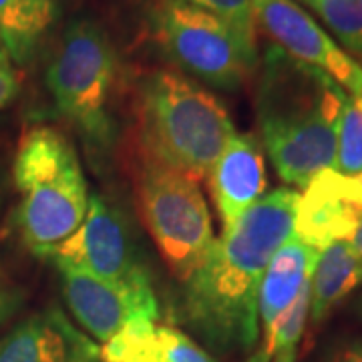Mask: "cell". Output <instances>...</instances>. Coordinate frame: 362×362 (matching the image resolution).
<instances>
[{
	"label": "cell",
	"instance_id": "1",
	"mask_svg": "<svg viewBox=\"0 0 362 362\" xmlns=\"http://www.w3.org/2000/svg\"><path fill=\"white\" fill-rule=\"evenodd\" d=\"M298 194L278 187L223 230L199 268L183 282L177 320L207 352L232 356L258 346V296L274 254L294 233Z\"/></svg>",
	"mask_w": 362,
	"mask_h": 362
},
{
	"label": "cell",
	"instance_id": "2",
	"mask_svg": "<svg viewBox=\"0 0 362 362\" xmlns=\"http://www.w3.org/2000/svg\"><path fill=\"white\" fill-rule=\"evenodd\" d=\"M349 93L326 73L272 47L262 63L256 119L278 175L306 187L337 159L340 121Z\"/></svg>",
	"mask_w": 362,
	"mask_h": 362
},
{
	"label": "cell",
	"instance_id": "3",
	"mask_svg": "<svg viewBox=\"0 0 362 362\" xmlns=\"http://www.w3.org/2000/svg\"><path fill=\"white\" fill-rule=\"evenodd\" d=\"M11 180L18 195L14 223L21 242L37 258L47 259L77 232L89 209L77 149L54 127H33L18 141Z\"/></svg>",
	"mask_w": 362,
	"mask_h": 362
},
{
	"label": "cell",
	"instance_id": "4",
	"mask_svg": "<svg viewBox=\"0 0 362 362\" xmlns=\"http://www.w3.org/2000/svg\"><path fill=\"white\" fill-rule=\"evenodd\" d=\"M141 151L192 180H207L235 135L226 105L180 73L157 71L143 83Z\"/></svg>",
	"mask_w": 362,
	"mask_h": 362
},
{
	"label": "cell",
	"instance_id": "5",
	"mask_svg": "<svg viewBox=\"0 0 362 362\" xmlns=\"http://www.w3.org/2000/svg\"><path fill=\"white\" fill-rule=\"evenodd\" d=\"M115 78L117 52L103 28L87 18L66 26L47 69V87L59 113L95 157L109 156L115 141Z\"/></svg>",
	"mask_w": 362,
	"mask_h": 362
},
{
	"label": "cell",
	"instance_id": "6",
	"mask_svg": "<svg viewBox=\"0 0 362 362\" xmlns=\"http://www.w3.org/2000/svg\"><path fill=\"white\" fill-rule=\"evenodd\" d=\"M137 197L141 220L161 258L185 282L216 242L199 181L143 151Z\"/></svg>",
	"mask_w": 362,
	"mask_h": 362
},
{
	"label": "cell",
	"instance_id": "7",
	"mask_svg": "<svg viewBox=\"0 0 362 362\" xmlns=\"http://www.w3.org/2000/svg\"><path fill=\"white\" fill-rule=\"evenodd\" d=\"M156 37L173 63L216 89L238 90L258 66L256 40L220 16L177 0L157 11Z\"/></svg>",
	"mask_w": 362,
	"mask_h": 362
},
{
	"label": "cell",
	"instance_id": "8",
	"mask_svg": "<svg viewBox=\"0 0 362 362\" xmlns=\"http://www.w3.org/2000/svg\"><path fill=\"white\" fill-rule=\"evenodd\" d=\"M47 259H52L54 266H73L115 284H151L123 211L103 195H90L87 216L77 232L54 247Z\"/></svg>",
	"mask_w": 362,
	"mask_h": 362
},
{
	"label": "cell",
	"instance_id": "9",
	"mask_svg": "<svg viewBox=\"0 0 362 362\" xmlns=\"http://www.w3.org/2000/svg\"><path fill=\"white\" fill-rule=\"evenodd\" d=\"M57 270L71 314L85 332L103 344L127 324L159 318L151 284H115L73 266H57Z\"/></svg>",
	"mask_w": 362,
	"mask_h": 362
},
{
	"label": "cell",
	"instance_id": "10",
	"mask_svg": "<svg viewBox=\"0 0 362 362\" xmlns=\"http://www.w3.org/2000/svg\"><path fill=\"white\" fill-rule=\"evenodd\" d=\"M256 23L278 49L334 78L350 97L362 93V65L294 0H254Z\"/></svg>",
	"mask_w": 362,
	"mask_h": 362
},
{
	"label": "cell",
	"instance_id": "11",
	"mask_svg": "<svg viewBox=\"0 0 362 362\" xmlns=\"http://www.w3.org/2000/svg\"><path fill=\"white\" fill-rule=\"evenodd\" d=\"M361 216L362 173L346 175L328 168L298 197L294 235L320 252L334 242H349Z\"/></svg>",
	"mask_w": 362,
	"mask_h": 362
},
{
	"label": "cell",
	"instance_id": "12",
	"mask_svg": "<svg viewBox=\"0 0 362 362\" xmlns=\"http://www.w3.org/2000/svg\"><path fill=\"white\" fill-rule=\"evenodd\" d=\"M101 350L61 308L26 316L0 338V362H99Z\"/></svg>",
	"mask_w": 362,
	"mask_h": 362
},
{
	"label": "cell",
	"instance_id": "13",
	"mask_svg": "<svg viewBox=\"0 0 362 362\" xmlns=\"http://www.w3.org/2000/svg\"><path fill=\"white\" fill-rule=\"evenodd\" d=\"M221 228L228 230L264 197L268 187L262 143L252 133H235L207 175Z\"/></svg>",
	"mask_w": 362,
	"mask_h": 362
},
{
	"label": "cell",
	"instance_id": "14",
	"mask_svg": "<svg viewBox=\"0 0 362 362\" xmlns=\"http://www.w3.org/2000/svg\"><path fill=\"white\" fill-rule=\"evenodd\" d=\"M101 361L216 362V358L180 328L157 324L156 320H139L127 324L121 332L105 342Z\"/></svg>",
	"mask_w": 362,
	"mask_h": 362
},
{
	"label": "cell",
	"instance_id": "15",
	"mask_svg": "<svg viewBox=\"0 0 362 362\" xmlns=\"http://www.w3.org/2000/svg\"><path fill=\"white\" fill-rule=\"evenodd\" d=\"M318 250L306 246L292 233L280 247L264 274L258 296L259 337L268 334L288 308L296 302L302 288L310 282Z\"/></svg>",
	"mask_w": 362,
	"mask_h": 362
},
{
	"label": "cell",
	"instance_id": "16",
	"mask_svg": "<svg viewBox=\"0 0 362 362\" xmlns=\"http://www.w3.org/2000/svg\"><path fill=\"white\" fill-rule=\"evenodd\" d=\"M362 284V258L349 242H334L318 252L310 278L312 326H320L338 304Z\"/></svg>",
	"mask_w": 362,
	"mask_h": 362
},
{
	"label": "cell",
	"instance_id": "17",
	"mask_svg": "<svg viewBox=\"0 0 362 362\" xmlns=\"http://www.w3.org/2000/svg\"><path fill=\"white\" fill-rule=\"evenodd\" d=\"M59 0H0V47L26 65L57 21Z\"/></svg>",
	"mask_w": 362,
	"mask_h": 362
},
{
	"label": "cell",
	"instance_id": "18",
	"mask_svg": "<svg viewBox=\"0 0 362 362\" xmlns=\"http://www.w3.org/2000/svg\"><path fill=\"white\" fill-rule=\"evenodd\" d=\"M342 47L362 54V0H308Z\"/></svg>",
	"mask_w": 362,
	"mask_h": 362
},
{
	"label": "cell",
	"instance_id": "19",
	"mask_svg": "<svg viewBox=\"0 0 362 362\" xmlns=\"http://www.w3.org/2000/svg\"><path fill=\"white\" fill-rule=\"evenodd\" d=\"M332 168L346 175L362 173V93L356 97H349L346 101L340 121L337 159Z\"/></svg>",
	"mask_w": 362,
	"mask_h": 362
},
{
	"label": "cell",
	"instance_id": "20",
	"mask_svg": "<svg viewBox=\"0 0 362 362\" xmlns=\"http://www.w3.org/2000/svg\"><path fill=\"white\" fill-rule=\"evenodd\" d=\"M183 4H192L206 13L216 14L226 23L240 30L246 39L256 40V6L254 0H177Z\"/></svg>",
	"mask_w": 362,
	"mask_h": 362
},
{
	"label": "cell",
	"instance_id": "21",
	"mask_svg": "<svg viewBox=\"0 0 362 362\" xmlns=\"http://www.w3.org/2000/svg\"><path fill=\"white\" fill-rule=\"evenodd\" d=\"M25 306V290L0 266V328L13 320Z\"/></svg>",
	"mask_w": 362,
	"mask_h": 362
},
{
	"label": "cell",
	"instance_id": "22",
	"mask_svg": "<svg viewBox=\"0 0 362 362\" xmlns=\"http://www.w3.org/2000/svg\"><path fill=\"white\" fill-rule=\"evenodd\" d=\"M21 93V75L11 54L0 47V111L11 107Z\"/></svg>",
	"mask_w": 362,
	"mask_h": 362
},
{
	"label": "cell",
	"instance_id": "23",
	"mask_svg": "<svg viewBox=\"0 0 362 362\" xmlns=\"http://www.w3.org/2000/svg\"><path fill=\"white\" fill-rule=\"evenodd\" d=\"M322 362H362V338H350L330 350Z\"/></svg>",
	"mask_w": 362,
	"mask_h": 362
},
{
	"label": "cell",
	"instance_id": "24",
	"mask_svg": "<svg viewBox=\"0 0 362 362\" xmlns=\"http://www.w3.org/2000/svg\"><path fill=\"white\" fill-rule=\"evenodd\" d=\"M11 173H8V168L6 163L0 159V216H2V209H4V204H6V195H8V189H11Z\"/></svg>",
	"mask_w": 362,
	"mask_h": 362
},
{
	"label": "cell",
	"instance_id": "25",
	"mask_svg": "<svg viewBox=\"0 0 362 362\" xmlns=\"http://www.w3.org/2000/svg\"><path fill=\"white\" fill-rule=\"evenodd\" d=\"M350 247L358 254L362 258V216L358 218V221H356V226H354V230H352V235H350L349 240Z\"/></svg>",
	"mask_w": 362,
	"mask_h": 362
},
{
	"label": "cell",
	"instance_id": "26",
	"mask_svg": "<svg viewBox=\"0 0 362 362\" xmlns=\"http://www.w3.org/2000/svg\"><path fill=\"white\" fill-rule=\"evenodd\" d=\"M354 312H356V314H358V316L362 318V294H361V298L356 300V304H354Z\"/></svg>",
	"mask_w": 362,
	"mask_h": 362
}]
</instances>
